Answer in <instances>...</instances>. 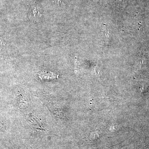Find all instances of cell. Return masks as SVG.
<instances>
[{
    "label": "cell",
    "instance_id": "1",
    "mask_svg": "<svg viewBox=\"0 0 149 149\" xmlns=\"http://www.w3.org/2000/svg\"><path fill=\"white\" fill-rule=\"evenodd\" d=\"M93 139H97V137H99V135H97V133H95V134H93Z\"/></svg>",
    "mask_w": 149,
    "mask_h": 149
}]
</instances>
